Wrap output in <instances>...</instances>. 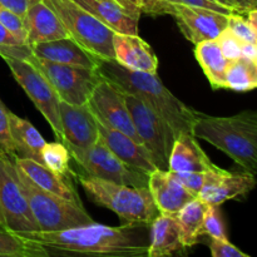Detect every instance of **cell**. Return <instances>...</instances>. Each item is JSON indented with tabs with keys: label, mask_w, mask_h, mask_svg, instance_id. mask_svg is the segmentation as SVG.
Listing matches in <instances>:
<instances>
[{
	"label": "cell",
	"mask_w": 257,
	"mask_h": 257,
	"mask_svg": "<svg viewBox=\"0 0 257 257\" xmlns=\"http://www.w3.org/2000/svg\"><path fill=\"white\" fill-rule=\"evenodd\" d=\"M140 225L142 223H123L112 227L93 221L64 230L15 233L27 242L44 248L49 256L142 257L147 256L150 237Z\"/></svg>",
	"instance_id": "obj_1"
},
{
	"label": "cell",
	"mask_w": 257,
	"mask_h": 257,
	"mask_svg": "<svg viewBox=\"0 0 257 257\" xmlns=\"http://www.w3.org/2000/svg\"><path fill=\"white\" fill-rule=\"evenodd\" d=\"M97 69L99 74L125 94H132L155 110L160 117L167 120L175 130L192 133L196 110L181 102L163 85L157 73L140 72L123 67L114 59H98Z\"/></svg>",
	"instance_id": "obj_2"
},
{
	"label": "cell",
	"mask_w": 257,
	"mask_h": 257,
	"mask_svg": "<svg viewBox=\"0 0 257 257\" xmlns=\"http://www.w3.org/2000/svg\"><path fill=\"white\" fill-rule=\"evenodd\" d=\"M192 133L226 153L243 172L257 176V110H242L230 117L196 112Z\"/></svg>",
	"instance_id": "obj_3"
},
{
	"label": "cell",
	"mask_w": 257,
	"mask_h": 257,
	"mask_svg": "<svg viewBox=\"0 0 257 257\" xmlns=\"http://www.w3.org/2000/svg\"><path fill=\"white\" fill-rule=\"evenodd\" d=\"M75 177L95 205L117 213L123 223H151L160 215L148 187L119 185L82 173Z\"/></svg>",
	"instance_id": "obj_4"
},
{
	"label": "cell",
	"mask_w": 257,
	"mask_h": 257,
	"mask_svg": "<svg viewBox=\"0 0 257 257\" xmlns=\"http://www.w3.org/2000/svg\"><path fill=\"white\" fill-rule=\"evenodd\" d=\"M15 165V163H14ZM17 177L39 230L58 231L93 222L82 205L42 190L15 166Z\"/></svg>",
	"instance_id": "obj_5"
},
{
	"label": "cell",
	"mask_w": 257,
	"mask_h": 257,
	"mask_svg": "<svg viewBox=\"0 0 257 257\" xmlns=\"http://www.w3.org/2000/svg\"><path fill=\"white\" fill-rule=\"evenodd\" d=\"M64 24L70 38L98 59H114L115 33L74 0H44Z\"/></svg>",
	"instance_id": "obj_6"
},
{
	"label": "cell",
	"mask_w": 257,
	"mask_h": 257,
	"mask_svg": "<svg viewBox=\"0 0 257 257\" xmlns=\"http://www.w3.org/2000/svg\"><path fill=\"white\" fill-rule=\"evenodd\" d=\"M128 109L142 145L150 152L158 170L168 171L171 151L177 135L167 120L132 94H125Z\"/></svg>",
	"instance_id": "obj_7"
},
{
	"label": "cell",
	"mask_w": 257,
	"mask_h": 257,
	"mask_svg": "<svg viewBox=\"0 0 257 257\" xmlns=\"http://www.w3.org/2000/svg\"><path fill=\"white\" fill-rule=\"evenodd\" d=\"M28 62L33 63L48 78L59 99L69 104H87L93 89L102 78L97 68L60 64L34 54Z\"/></svg>",
	"instance_id": "obj_8"
},
{
	"label": "cell",
	"mask_w": 257,
	"mask_h": 257,
	"mask_svg": "<svg viewBox=\"0 0 257 257\" xmlns=\"http://www.w3.org/2000/svg\"><path fill=\"white\" fill-rule=\"evenodd\" d=\"M69 152L73 160L84 171V175L119 185L148 187L150 173L131 167L120 161L99 138L87 150H69Z\"/></svg>",
	"instance_id": "obj_9"
},
{
	"label": "cell",
	"mask_w": 257,
	"mask_h": 257,
	"mask_svg": "<svg viewBox=\"0 0 257 257\" xmlns=\"http://www.w3.org/2000/svg\"><path fill=\"white\" fill-rule=\"evenodd\" d=\"M4 60L18 84L24 89L30 100L34 103L35 108L49 123L58 140L63 142V130L59 112L60 99L52 83L33 63L28 60L13 59V58H4Z\"/></svg>",
	"instance_id": "obj_10"
},
{
	"label": "cell",
	"mask_w": 257,
	"mask_h": 257,
	"mask_svg": "<svg viewBox=\"0 0 257 257\" xmlns=\"http://www.w3.org/2000/svg\"><path fill=\"white\" fill-rule=\"evenodd\" d=\"M0 205L7 230L12 232L39 230L18 181L13 158L0 157Z\"/></svg>",
	"instance_id": "obj_11"
},
{
	"label": "cell",
	"mask_w": 257,
	"mask_h": 257,
	"mask_svg": "<svg viewBox=\"0 0 257 257\" xmlns=\"http://www.w3.org/2000/svg\"><path fill=\"white\" fill-rule=\"evenodd\" d=\"M88 105L100 122L125 133L135 141L142 143L133 124L124 93L118 89L109 80L103 77L100 78L90 94Z\"/></svg>",
	"instance_id": "obj_12"
},
{
	"label": "cell",
	"mask_w": 257,
	"mask_h": 257,
	"mask_svg": "<svg viewBox=\"0 0 257 257\" xmlns=\"http://www.w3.org/2000/svg\"><path fill=\"white\" fill-rule=\"evenodd\" d=\"M255 176L251 173H231L216 166L205 172V180L200 197L210 206H220L233 198L247 195L256 187Z\"/></svg>",
	"instance_id": "obj_13"
},
{
	"label": "cell",
	"mask_w": 257,
	"mask_h": 257,
	"mask_svg": "<svg viewBox=\"0 0 257 257\" xmlns=\"http://www.w3.org/2000/svg\"><path fill=\"white\" fill-rule=\"evenodd\" d=\"M63 143L69 150H87L98 141V123L89 105H74L60 100Z\"/></svg>",
	"instance_id": "obj_14"
},
{
	"label": "cell",
	"mask_w": 257,
	"mask_h": 257,
	"mask_svg": "<svg viewBox=\"0 0 257 257\" xmlns=\"http://www.w3.org/2000/svg\"><path fill=\"white\" fill-rule=\"evenodd\" d=\"M95 119H97L98 132H99L98 138L120 161L127 163L131 167L138 168V170L147 173L157 170L150 152L142 143L135 141L125 133L100 122L97 117H95Z\"/></svg>",
	"instance_id": "obj_15"
},
{
	"label": "cell",
	"mask_w": 257,
	"mask_h": 257,
	"mask_svg": "<svg viewBox=\"0 0 257 257\" xmlns=\"http://www.w3.org/2000/svg\"><path fill=\"white\" fill-rule=\"evenodd\" d=\"M148 190L162 215L175 216L186 203L196 197L181 185L170 171L155 170L148 177Z\"/></svg>",
	"instance_id": "obj_16"
},
{
	"label": "cell",
	"mask_w": 257,
	"mask_h": 257,
	"mask_svg": "<svg viewBox=\"0 0 257 257\" xmlns=\"http://www.w3.org/2000/svg\"><path fill=\"white\" fill-rule=\"evenodd\" d=\"M114 60L123 67L140 72L157 73L158 59L146 40L137 35L115 33L113 37Z\"/></svg>",
	"instance_id": "obj_17"
},
{
	"label": "cell",
	"mask_w": 257,
	"mask_h": 257,
	"mask_svg": "<svg viewBox=\"0 0 257 257\" xmlns=\"http://www.w3.org/2000/svg\"><path fill=\"white\" fill-rule=\"evenodd\" d=\"M23 22L28 33L29 45L69 37L60 18L44 0L30 7Z\"/></svg>",
	"instance_id": "obj_18"
},
{
	"label": "cell",
	"mask_w": 257,
	"mask_h": 257,
	"mask_svg": "<svg viewBox=\"0 0 257 257\" xmlns=\"http://www.w3.org/2000/svg\"><path fill=\"white\" fill-rule=\"evenodd\" d=\"M197 137L191 132H181L173 143L168 161V171L173 172H206L215 168Z\"/></svg>",
	"instance_id": "obj_19"
},
{
	"label": "cell",
	"mask_w": 257,
	"mask_h": 257,
	"mask_svg": "<svg viewBox=\"0 0 257 257\" xmlns=\"http://www.w3.org/2000/svg\"><path fill=\"white\" fill-rule=\"evenodd\" d=\"M30 47L35 57L43 58L50 62L97 68L98 58L87 52L70 37L50 40V42L37 43Z\"/></svg>",
	"instance_id": "obj_20"
},
{
	"label": "cell",
	"mask_w": 257,
	"mask_h": 257,
	"mask_svg": "<svg viewBox=\"0 0 257 257\" xmlns=\"http://www.w3.org/2000/svg\"><path fill=\"white\" fill-rule=\"evenodd\" d=\"M13 161H14L15 166L38 187L60 196L63 198H67V200L78 203V205H82L74 187L65 181L64 176L57 175L52 170H49L47 166L43 165L42 162H38L32 158L15 156V157H13Z\"/></svg>",
	"instance_id": "obj_21"
},
{
	"label": "cell",
	"mask_w": 257,
	"mask_h": 257,
	"mask_svg": "<svg viewBox=\"0 0 257 257\" xmlns=\"http://www.w3.org/2000/svg\"><path fill=\"white\" fill-rule=\"evenodd\" d=\"M114 33L138 34V18L127 12L117 0H74Z\"/></svg>",
	"instance_id": "obj_22"
},
{
	"label": "cell",
	"mask_w": 257,
	"mask_h": 257,
	"mask_svg": "<svg viewBox=\"0 0 257 257\" xmlns=\"http://www.w3.org/2000/svg\"><path fill=\"white\" fill-rule=\"evenodd\" d=\"M182 248L185 247L181 241L180 226L176 217L160 213L151 222L150 246H148L147 256H172Z\"/></svg>",
	"instance_id": "obj_23"
},
{
	"label": "cell",
	"mask_w": 257,
	"mask_h": 257,
	"mask_svg": "<svg viewBox=\"0 0 257 257\" xmlns=\"http://www.w3.org/2000/svg\"><path fill=\"white\" fill-rule=\"evenodd\" d=\"M195 57L211 87L213 89H226V70L230 60L223 55L216 39L205 40L196 44Z\"/></svg>",
	"instance_id": "obj_24"
},
{
	"label": "cell",
	"mask_w": 257,
	"mask_h": 257,
	"mask_svg": "<svg viewBox=\"0 0 257 257\" xmlns=\"http://www.w3.org/2000/svg\"><path fill=\"white\" fill-rule=\"evenodd\" d=\"M9 118L15 156L32 158V160L43 163L42 151L47 143L43 136L38 132L37 128L29 120L18 117L13 112H9Z\"/></svg>",
	"instance_id": "obj_25"
},
{
	"label": "cell",
	"mask_w": 257,
	"mask_h": 257,
	"mask_svg": "<svg viewBox=\"0 0 257 257\" xmlns=\"http://www.w3.org/2000/svg\"><path fill=\"white\" fill-rule=\"evenodd\" d=\"M207 207V203L203 202L200 197H195L175 215L180 226L181 241L185 248L192 247L200 241Z\"/></svg>",
	"instance_id": "obj_26"
},
{
	"label": "cell",
	"mask_w": 257,
	"mask_h": 257,
	"mask_svg": "<svg viewBox=\"0 0 257 257\" xmlns=\"http://www.w3.org/2000/svg\"><path fill=\"white\" fill-rule=\"evenodd\" d=\"M257 88V62L240 57L231 60L226 70V89L247 92Z\"/></svg>",
	"instance_id": "obj_27"
},
{
	"label": "cell",
	"mask_w": 257,
	"mask_h": 257,
	"mask_svg": "<svg viewBox=\"0 0 257 257\" xmlns=\"http://www.w3.org/2000/svg\"><path fill=\"white\" fill-rule=\"evenodd\" d=\"M40 246L23 240L18 233L0 228V257H48Z\"/></svg>",
	"instance_id": "obj_28"
},
{
	"label": "cell",
	"mask_w": 257,
	"mask_h": 257,
	"mask_svg": "<svg viewBox=\"0 0 257 257\" xmlns=\"http://www.w3.org/2000/svg\"><path fill=\"white\" fill-rule=\"evenodd\" d=\"M72 155L69 150L63 142H52L45 143L42 151L43 165L47 166L49 170L55 172L57 175L67 176L69 173V162Z\"/></svg>",
	"instance_id": "obj_29"
},
{
	"label": "cell",
	"mask_w": 257,
	"mask_h": 257,
	"mask_svg": "<svg viewBox=\"0 0 257 257\" xmlns=\"http://www.w3.org/2000/svg\"><path fill=\"white\" fill-rule=\"evenodd\" d=\"M218 207L220 206L208 205L205 213V220H203L202 236H208V237L218 238V240H227L225 223H223L222 215Z\"/></svg>",
	"instance_id": "obj_30"
},
{
	"label": "cell",
	"mask_w": 257,
	"mask_h": 257,
	"mask_svg": "<svg viewBox=\"0 0 257 257\" xmlns=\"http://www.w3.org/2000/svg\"><path fill=\"white\" fill-rule=\"evenodd\" d=\"M9 112L0 99V157L13 158L15 156V148L10 131Z\"/></svg>",
	"instance_id": "obj_31"
},
{
	"label": "cell",
	"mask_w": 257,
	"mask_h": 257,
	"mask_svg": "<svg viewBox=\"0 0 257 257\" xmlns=\"http://www.w3.org/2000/svg\"><path fill=\"white\" fill-rule=\"evenodd\" d=\"M227 28L243 43H253L257 44V33L255 32L251 24L248 23L247 18H243V14L240 13H232L228 15Z\"/></svg>",
	"instance_id": "obj_32"
},
{
	"label": "cell",
	"mask_w": 257,
	"mask_h": 257,
	"mask_svg": "<svg viewBox=\"0 0 257 257\" xmlns=\"http://www.w3.org/2000/svg\"><path fill=\"white\" fill-rule=\"evenodd\" d=\"M0 24L4 25L19 40L28 44V33L23 18L0 5Z\"/></svg>",
	"instance_id": "obj_33"
},
{
	"label": "cell",
	"mask_w": 257,
	"mask_h": 257,
	"mask_svg": "<svg viewBox=\"0 0 257 257\" xmlns=\"http://www.w3.org/2000/svg\"><path fill=\"white\" fill-rule=\"evenodd\" d=\"M216 42L220 45L223 55H225L230 62L231 60L238 59L240 57H242V54H241L242 42H241L228 28H226V29L216 38Z\"/></svg>",
	"instance_id": "obj_34"
},
{
	"label": "cell",
	"mask_w": 257,
	"mask_h": 257,
	"mask_svg": "<svg viewBox=\"0 0 257 257\" xmlns=\"http://www.w3.org/2000/svg\"><path fill=\"white\" fill-rule=\"evenodd\" d=\"M170 172L181 185L185 186L190 192H192L197 197L198 193L202 190L205 172H173V171H170Z\"/></svg>",
	"instance_id": "obj_35"
},
{
	"label": "cell",
	"mask_w": 257,
	"mask_h": 257,
	"mask_svg": "<svg viewBox=\"0 0 257 257\" xmlns=\"http://www.w3.org/2000/svg\"><path fill=\"white\" fill-rule=\"evenodd\" d=\"M211 255L213 257H250L247 253L238 250L235 245L228 240H218L211 238L210 241Z\"/></svg>",
	"instance_id": "obj_36"
},
{
	"label": "cell",
	"mask_w": 257,
	"mask_h": 257,
	"mask_svg": "<svg viewBox=\"0 0 257 257\" xmlns=\"http://www.w3.org/2000/svg\"><path fill=\"white\" fill-rule=\"evenodd\" d=\"M161 2L170 3V4H181V5H188V7H198V8H205V9L215 10V12L222 13V14L230 15L233 12L230 8L221 5L216 3L215 0H161Z\"/></svg>",
	"instance_id": "obj_37"
},
{
	"label": "cell",
	"mask_w": 257,
	"mask_h": 257,
	"mask_svg": "<svg viewBox=\"0 0 257 257\" xmlns=\"http://www.w3.org/2000/svg\"><path fill=\"white\" fill-rule=\"evenodd\" d=\"M38 2L40 0H0V5L18 14L19 17L24 18L29 8L37 4Z\"/></svg>",
	"instance_id": "obj_38"
},
{
	"label": "cell",
	"mask_w": 257,
	"mask_h": 257,
	"mask_svg": "<svg viewBox=\"0 0 257 257\" xmlns=\"http://www.w3.org/2000/svg\"><path fill=\"white\" fill-rule=\"evenodd\" d=\"M22 40L18 39L13 33H10L3 24H0V47H10V45H23Z\"/></svg>",
	"instance_id": "obj_39"
},
{
	"label": "cell",
	"mask_w": 257,
	"mask_h": 257,
	"mask_svg": "<svg viewBox=\"0 0 257 257\" xmlns=\"http://www.w3.org/2000/svg\"><path fill=\"white\" fill-rule=\"evenodd\" d=\"M130 14H132L135 18L140 19L141 14V0H117Z\"/></svg>",
	"instance_id": "obj_40"
},
{
	"label": "cell",
	"mask_w": 257,
	"mask_h": 257,
	"mask_svg": "<svg viewBox=\"0 0 257 257\" xmlns=\"http://www.w3.org/2000/svg\"><path fill=\"white\" fill-rule=\"evenodd\" d=\"M232 3L235 5L236 13L240 14H246L257 8V0H232Z\"/></svg>",
	"instance_id": "obj_41"
},
{
	"label": "cell",
	"mask_w": 257,
	"mask_h": 257,
	"mask_svg": "<svg viewBox=\"0 0 257 257\" xmlns=\"http://www.w3.org/2000/svg\"><path fill=\"white\" fill-rule=\"evenodd\" d=\"M241 54H242V57L248 58V59L256 60V58H257V44H253V43H243L242 42Z\"/></svg>",
	"instance_id": "obj_42"
},
{
	"label": "cell",
	"mask_w": 257,
	"mask_h": 257,
	"mask_svg": "<svg viewBox=\"0 0 257 257\" xmlns=\"http://www.w3.org/2000/svg\"><path fill=\"white\" fill-rule=\"evenodd\" d=\"M246 15H247V20L251 24V27H252L253 29H255V32L257 33V8L250 10L248 13H246Z\"/></svg>",
	"instance_id": "obj_43"
},
{
	"label": "cell",
	"mask_w": 257,
	"mask_h": 257,
	"mask_svg": "<svg viewBox=\"0 0 257 257\" xmlns=\"http://www.w3.org/2000/svg\"><path fill=\"white\" fill-rule=\"evenodd\" d=\"M215 2L218 3V4H221V5H225V7L230 8V9H232L233 12H236L235 5H233L232 0H215Z\"/></svg>",
	"instance_id": "obj_44"
},
{
	"label": "cell",
	"mask_w": 257,
	"mask_h": 257,
	"mask_svg": "<svg viewBox=\"0 0 257 257\" xmlns=\"http://www.w3.org/2000/svg\"><path fill=\"white\" fill-rule=\"evenodd\" d=\"M0 227L5 228V220H4V215H3L2 205H0ZM5 230H7V228H5Z\"/></svg>",
	"instance_id": "obj_45"
},
{
	"label": "cell",
	"mask_w": 257,
	"mask_h": 257,
	"mask_svg": "<svg viewBox=\"0 0 257 257\" xmlns=\"http://www.w3.org/2000/svg\"><path fill=\"white\" fill-rule=\"evenodd\" d=\"M256 62H257V58H256Z\"/></svg>",
	"instance_id": "obj_46"
}]
</instances>
